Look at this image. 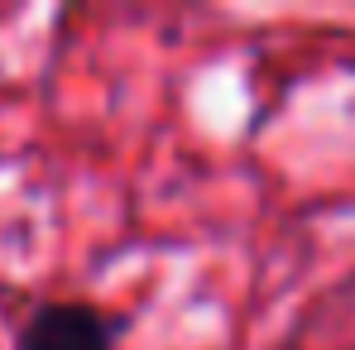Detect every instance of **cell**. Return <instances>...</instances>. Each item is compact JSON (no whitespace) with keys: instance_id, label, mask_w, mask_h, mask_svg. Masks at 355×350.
Wrapping results in <instances>:
<instances>
[{"instance_id":"1","label":"cell","mask_w":355,"mask_h":350,"mask_svg":"<svg viewBox=\"0 0 355 350\" xmlns=\"http://www.w3.org/2000/svg\"><path fill=\"white\" fill-rule=\"evenodd\" d=\"M111 322L87 302H44L19 331L15 350H111Z\"/></svg>"}]
</instances>
